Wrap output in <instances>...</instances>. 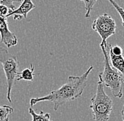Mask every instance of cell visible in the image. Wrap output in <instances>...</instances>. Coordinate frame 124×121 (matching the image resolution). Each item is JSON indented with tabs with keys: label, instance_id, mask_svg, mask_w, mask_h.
Instances as JSON below:
<instances>
[{
	"label": "cell",
	"instance_id": "cell-5",
	"mask_svg": "<svg viewBox=\"0 0 124 121\" xmlns=\"http://www.w3.org/2000/svg\"><path fill=\"white\" fill-rule=\"evenodd\" d=\"M91 27L100 35L101 38V44L107 45V39L115 34L117 26L115 20L109 14L104 13L93 21Z\"/></svg>",
	"mask_w": 124,
	"mask_h": 121
},
{
	"label": "cell",
	"instance_id": "cell-1",
	"mask_svg": "<svg viewBox=\"0 0 124 121\" xmlns=\"http://www.w3.org/2000/svg\"><path fill=\"white\" fill-rule=\"evenodd\" d=\"M93 69L94 67L92 65L81 76H69L66 83L59 89L52 90L44 97L31 98L30 100L31 106L33 107L42 102H50L53 103L54 110L56 111L60 106L76 100L83 95L87 85L88 76Z\"/></svg>",
	"mask_w": 124,
	"mask_h": 121
},
{
	"label": "cell",
	"instance_id": "cell-6",
	"mask_svg": "<svg viewBox=\"0 0 124 121\" xmlns=\"http://www.w3.org/2000/svg\"><path fill=\"white\" fill-rule=\"evenodd\" d=\"M0 41L7 48H12L18 44L16 34L9 30L7 18L0 15Z\"/></svg>",
	"mask_w": 124,
	"mask_h": 121
},
{
	"label": "cell",
	"instance_id": "cell-11",
	"mask_svg": "<svg viewBox=\"0 0 124 121\" xmlns=\"http://www.w3.org/2000/svg\"><path fill=\"white\" fill-rule=\"evenodd\" d=\"M13 107L0 104V121H9L10 115L14 112Z\"/></svg>",
	"mask_w": 124,
	"mask_h": 121
},
{
	"label": "cell",
	"instance_id": "cell-4",
	"mask_svg": "<svg viewBox=\"0 0 124 121\" xmlns=\"http://www.w3.org/2000/svg\"><path fill=\"white\" fill-rule=\"evenodd\" d=\"M0 64H1L7 79V99L8 102L11 103L12 89L20 73L19 62L15 55L11 54L7 48L0 46Z\"/></svg>",
	"mask_w": 124,
	"mask_h": 121
},
{
	"label": "cell",
	"instance_id": "cell-9",
	"mask_svg": "<svg viewBox=\"0 0 124 121\" xmlns=\"http://www.w3.org/2000/svg\"><path fill=\"white\" fill-rule=\"evenodd\" d=\"M34 71H35V67L33 64L31 63L30 67L24 69L21 72L19 73V75L16 79V81H19L21 80H24L25 81H30V82L33 81L34 76H35Z\"/></svg>",
	"mask_w": 124,
	"mask_h": 121
},
{
	"label": "cell",
	"instance_id": "cell-15",
	"mask_svg": "<svg viewBox=\"0 0 124 121\" xmlns=\"http://www.w3.org/2000/svg\"><path fill=\"white\" fill-rule=\"evenodd\" d=\"M12 11L11 9H9L8 8H7V6H4V5H1L0 4V15L2 16V17H7V15L11 13Z\"/></svg>",
	"mask_w": 124,
	"mask_h": 121
},
{
	"label": "cell",
	"instance_id": "cell-7",
	"mask_svg": "<svg viewBox=\"0 0 124 121\" xmlns=\"http://www.w3.org/2000/svg\"><path fill=\"white\" fill-rule=\"evenodd\" d=\"M35 8L36 6L32 0H23L19 7L16 8V9L9 13L6 18H7L8 17L13 16L14 20H21L23 18L26 19L28 13Z\"/></svg>",
	"mask_w": 124,
	"mask_h": 121
},
{
	"label": "cell",
	"instance_id": "cell-14",
	"mask_svg": "<svg viewBox=\"0 0 124 121\" xmlns=\"http://www.w3.org/2000/svg\"><path fill=\"white\" fill-rule=\"evenodd\" d=\"M22 0H0V4L4 5L8 8L11 11L16 9V6L14 5V2H21Z\"/></svg>",
	"mask_w": 124,
	"mask_h": 121
},
{
	"label": "cell",
	"instance_id": "cell-2",
	"mask_svg": "<svg viewBox=\"0 0 124 121\" xmlns=\"http://www.w3.org/2000/svg\"><path fill=\"white\" fill-rule=\"evenodd\" d=\"M100 46L104 57V69L99 74V81L111 90L114 97L121 99L124 95L122 88V85L124 83V78L121 74L113 68L110 64L107 44L103 45L100 44Z\"/></svg>",
	"mask_w": 124,
	"mask_h": 121
},
{
	"label": "cell",
	"instance_id": "cell-10",
	"mask_svg": "<svg viewBox=\"0 0 124 121\" xmlns=\"http://www.w3.org/2000/svg\"><path fill=\"white\" fill-rule=\"evenodd\" d=\"M28 113L32 116V121H53L51 119V114L42 111L37 114L31 106L28 108Z\"/></svg>",
	"mask_w": 124,
	"mask_h": 121
},
{
	"label": "cell",
	"instance_id": "cell-3",
	"mask_svg": "<svg viewBox=\"0 0 124 121\" xmlns=\"http://www.w3.org/2000/svg\"><path fill=\"white\" fill-rule=\"evenodd\" d=\"M90 108L94 121H108L113 110V101L104 90V85L97 83V90L91 98Z\"/></svg>",
	"mask_w": 124,
	"mask_h": 121
},
{
	"label": "cell",
	"instance_id": "cell-16",
	"mask_svg": "<svg viewBox=\"0 0 124 121\" xmlns=\"http://www.w3.org/2000/svg\"><path fill=\"white\" fill-rule=\"evenodd\" d=\"M121 118H122V121H124V102L123 106H122V109H121Z\"/></svg>",
	"mask_w": 124,
	"mask_h": 121
},
{
	"label": "cell",
	"instance_id": "cell-12",
	"mask_svg": "<svg viewBox=\"0 0 124 121\" xmlns=\"http://www.w3.org/2000/svg\"><path fill=\"white\" fill-rule=\"evenodd\" d=\"M83 2L85 9V18H89L91 16V12L93 11V7L95 4L98 1V0H80Z\"/></svg>",
	"mask_w": 124,
	"mask_h": 121
},
{
	"label": "cell",
	"instance_id": "cell-8",
	"mask_svg": "<svg viewBox=\"0 0 124 121\" xmlns=\"http://www.w3.org/2000/svg\"><path fill=\"white\" fill-rule=\"evenodd\" d=\"M109 62L113 68L118 71L123 77L124 81V57L123 55H115L110 52H108Z\"/></svg>",
	"mask_w": 124,
	"mask_h": 121
},
{
	"label": "cell",
	"instance_id": "cell-13",
	"mask_svg": "<svg viewBox=\"0 0 124 121\" xmlns=\"http://www.w3.org/2000/svg\"><path fill=\"white\" fill-rule=\"evenodd\" d=\"M109 1V3L114 7L117 11V13L119 14L121 18V22H122V25L124 27V9L121 7L115 0H107Z\"/></svg>",
	"mask_w": 124,
	"mask_h": 121
}]
</instances>
